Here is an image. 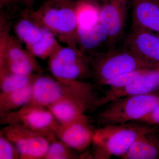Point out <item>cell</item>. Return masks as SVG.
Masks as SVG:
<instances>
[{"instance_id": "ba28073f", "label": "cell", "mask_w": 159, "mask_h": 159, "mask_svg": "<svg viewBox=\"0 0 159 159\" xmlns=\"http://www.w3.org/2000/svg\"><path fill=\"white\" fill-rule=\"evenodd\" d=\"M1 132L17 148L21 159L44 158L50 143L57 139L20 123L6 125Z\"/></svg>"}, {"instance_id": "7c38bea8", "label": "cell", "mask_w": 159, "mask_h": 159, "mask_svg": "<svg viewBox=\"0 0 159 159\" xmlns=\"http://www.w3.org/2000/svg\"><path fill=\"white\" fill-rule=\"evenodd\" d=\"M123 47L143 61L159 66V37L152 32L132 29Z\"/></svg>"}, {"instance_id": "3957f363", "label": "cell", "mask_w": 159, "mask_h": 159, "mask_svg": "<svg viewBox=\"0 0 159 159\" xmlns=\"http://www.w3.org/2000/svg\"><path fill=\"white\" fill-rule=\"evenodd\" d=\"M159 107V89L148 93L121 97L107 103L98 115L102 126L137 122Z\"/></svg>"}, {"instance_id": "cb8c5ba5", "label": "cell", "mask_w": 159, "mask_h": 159, "mask_svg": "<svg viewBox=\"0 0 159 159\" xmlns=\"http://www.w3.org/2000/svg\"><path fill=\"white\" fill-rule=\"evenodd\" d=\"M153 68H143L130 71L110 80L104 86H108L110 89L123 88Z\"/></svg>"}, {"instance_id": "52a82bcc", "label": "cell", "mask_w": 159, "mask_h": 159, "mask_svg": "<svg viewBox=\"0 0 159 159\" xmlns=\"http://www.w3.org/2000/svg\"><path fill=\"white\" fill-rule=\"evenodd\" d=\"M48 66L53 77L60 80H82L92 77L89 58L79 49L67 46L55 51Z\"/></svg>"}, {"instance_id": "277c9868", "label": "cell", "mask_w": 159, "mask_h": 159, "mask_svg": "<svg viewBox=\"0 0 159 159\" xmlns=\"http://www.w3.org/2000/svg\"><path fill=\"white\" fill-rule=\"evenodd\" d=\"M142 124L132 122L103 125L95 130L93 143L94 159L122 157L136 139Z\"/></svg>"}, {"instance_id": "8992f818", "label": "cell", "mask_w": 159, "mask_h": 159, "mask_svg": "<svg viewBox=\"0 0 159 159\" xmlns=\"http://www.w3.org/2000/svg\"><path fill=\"white\" fill-rule=\"evenodd\" d=\"M8 28L0 29V68L14 74L30 75L41 73L42 69L36 57L26 49Z\"/></svg>"}, {"instance_id": "4316f807", "label": "cell", "mask_w": 159, "mask_h": 159, "mask_svg": "<svg viewBox=\"0 0 159 159\" xmlns=\"http://www.w3.org/2000/svg\"><path fill=\"white\" fill-rule=\"evenodd\" d=\"M19 3L25 7V9H33V7L36 0H18Z\"/></svg>"}, {"instance_id": "9c48e42d", "label": "cell", "mask_w": 159, "mask_h": 159, "mask_svg": "<svg viewBox=\"0 0 159 159\" xmlns=\"http://www.w3.org/2000/svg\"><path fill=\"white\" fill-rule=\"evenodd\" d=\"M1 124L20 123L32 130L56 137L60 125L48 107L31 102L1 117Z\"/></svg>"}, {"instance_id": "4fadbf2b", "label": "cell", "mask_w": 159, "mask_h": 159, "mask_svg": "<svg viewBox=\"0 0 159 159\" xmlns=\"http://www.w3.org/2000/svg\"><path fill=\"white\" fill-rule=\"evenodd\" d=\"M159 89V66L152 69L127 86L120 89H109L100 97L99 107L125 96L148 93Z\"/></svg>"}, {"instance_id": "44dd1931", "label": "cell", "mask_w": 159, "mask_h": 159, "mask_svg": "<svg viewBox=\"0 0 159 159\" xmlns=\"http://www.w3.org/2000/svg\"><path fill=\"white\" fill-rule=\"evenodd\" d=\"M78 27L88 28L99 22V6L91 0L75 1Z\"/></svg>"}, {"instance_id": "5bb4252c", "label": "cell", "mask_w": 159, "mask_h": 159, "mask_svg": "<svg viewBox=\"0 0 159 159\" xmlns=\"http://www.w3.org/2000/svg\"><path fill=\"white\" fill-rule=\"evenodd\" d=\"M77 48L89 58L111 49L107 31L99 22L88 28L78 27Z\"/></svg>"}, {"instance_id": "30bf717a", "label": "cell", "mask_w": 159, "mask_h": 159, "mask_svg": "<svg viewBox=\"0 0 159 159\" xmlns=\"http://www.w3.org/2000/svg\"><path fill=\"white\" fill-rule=\"evenodd\" d=\"M129 0H102L99 22L108 34L111 48H116L125 30Z\"/></svg>"}, {"instance_id": "6da1fadb", "label": "cell", "mask_w": 159, "mask_h": 159, "mask_svg": "<svg viewBox=\"0 0 159 159\" xmlns=\"http://www.w3.org/2000/svg\"><path fill=\"white\" fill-rule=\"evenodd\" d=\"M33 98L31 102L46 107L64 100L85 102L99 107L100 97L94 86L83 80H60L50 76L35 75L32 82Z\"/></svg>"}, {"instance_id": "5b68a950", "label": "cell", "mask_w": 159, "mask_h": 159, "mask_svg": "<svg viewBox=\"0 0 159 159\" xmlns=\"http://www.w3.org/2000/svg\"><path fill=\"white\" fill-rule=\"evenodd\" d=\"M92 77L100 86L110 80L143 68H156L143 61L125 48L110 49L89 57Z\"/></svg>"}, {"instance_id": "7402d4cb", "label": "cell", "mask_w": 159, "mask_h": 159, "mask_svg": "<svg viewBox=\"0 0 159 159\" xmlns=\"http://www.w3.org/2000/svg\"><path fill=\"white\" fill-rule=\"evenodd\" d=\"M35 76V74L20 75L0 68L1 93H8L25 87L32 83Z\"/></svg>"}, {"instance_id": "603a6c76", "label": "cell", "mask_w": 159, "mask_h": 159, "mask_svg": "<svg viewBox=\"0 0 159 159\" xmlns=\"http://www.w3.org/2000/svg\"><path fill=\"white\" fill-rule=\"evenodd\" d=\"M75 151L71 149L58 139L50 143L45 159H72L79 157Z\"/></svg>"}, {"instance_id": "484cf974", "label": "cell", "mask_w": 159, "mask_h": 159, "mask_svg": "<svg viewBox=\"0 0 159 159\" xmlns=\"http://www.w3.org/2000/svg\"><path fill=\"white\" fill-rule=\"evenodd\" d=\"M137 122L152 126H159V107Z\"/></svg>"}, {"instance_id": "ffe728a7", "label": "cell", "mask_w": 159, "mask_h": 159, "mask_svg": "<svg viewBox=\"0 0 159 159\" xmlns=\"http://www.w3.org/2000/svg\"><path fill=\"white\" fill-rule=\"evenodd\" d=\"M59 42L51 31L44 27L42 39L26 49L36 58L46 59L50 58L61 47Z\"/></svg>"}, {"instance_id": "8fae6325", "label": "cell", "mask_w": 159, "mask_h": 159, "mask_svg": "<svg viewBox=\"0 0 159 159\" xmlns=\"http://www.w3.org/2000/svg\"><path fill=\"white\" fill-rule=\"evenodd\" d=\"M95 130L86 114L60 124L57 139L75 151L86 150L93 143Z\"/></svg>"}, {"instance_id": "ac0fdd59", "label": "cell", "mask_w": 159, "mask_h": 159, "mask_svg": "<svg viewBox=\"0 0 159 159\" xmlns=\"http://www.w3.org/2000/svg\"><path fill=\"white\" fill-rule=\"evenodd\" d=\"M60 124L67 123L88 111L96 109L85 102L64 100L47 107Z\"/></svg>"}, {"instance_id": "d4e9b609", "label": "cell", "mask_w": 159, "mask_h": 159, "mask_svg": "<svg viewBox=\"0 0 159 159\" xmlns=\"http://www.w3.org/2000/svg\"><path fill=\"white\" fill-rule=\"evenodd\" d=\"M20 159V157L17 148L1 131L0 159Z\"/></svg>"}, {"instance_id": "83f0119b", "label": "cell", "mask_w": 159, "mask_h": 159, "mask_svg": "<svg viewBox=\"0 0 159 159\" xmlns=\"http://www.w3.org/2000/svg\"><path fill=\"white\" fill-rule=\"evenodd\" d=\"M158 137L159 144V131L158 132Z\"/></svg>"}, {"instance_id": "d6986e66", "label": "cell", "mask_w": 159, "mask_h": 159, "mask_svg": "<svg viewBox=\"0 0 159 159\" xmlns=\"http://www.w3.org/2000/svg\"><path fill=\"white\" fill-rule=\"evenodd\" d=\"M32 83L16 90L0 93L1 117L29 104L32 101Z\"/></svg>"}, {"instance_id": "7a4b0ae2", "label": "cell", "mask_w": 159, "mask_h": 159, "mask_svg": "<svg viewBox=\"0 0 159 159\" xmlns=\"http://www.w3.org/2000/svg\"><path fill=\"white\" fill-rule=\"evenodd\" d=\"M31 14L59 42L78 48V23L75 0H48L36 10H31Z\"/></svg>"}, {"instance_id": "9a60e30c", "label": "cell", "mask_w": 159, "mask_h": 159, "mask_svg": "<svg viewBox=\"0 0 159 159\" xmlns=\"http://www.w3.org/2000/svg\"><path fill=\"white\" fill-rule=\"evenodd\" d=\"M142 124L136 139L122 157L123 159H156L159 156L158 132L151 125Z\"/></svg>"}, {"instance_id": "2e32d148", "label": "cell", "mask_w": 159, "mask_h": 159, "mask_svg": "<svg viewBox=\"0 0 159 159\" xmlns=\"http://www.w3.org/2000/svg\"><path fill=\"white\" fill-rule=\"evenodd\" d=\"M132 29L159 34V6L154 0H131Z\"/></svg>"}, {"instance_id": "e0dca14e", "label": "cell", "mask_w": 159, "mask_h": 159, "mask_svg": "<svg viewBox=\"0 0 159 159\" xmlns=\"http://www.w3.org/2000/svg\"><path fill=\"white\" fill-rule=\"evenodd\" d=\"M31 10L25 9L20 11L19 16L12 22L16 37L26 48L39 42L44 34V27L31 16Z\"/></svg>"}]
</instances>
